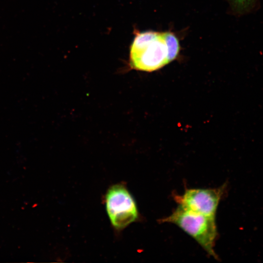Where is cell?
<instances>
[{
    "label": "cell",
    "mask_w": 263,
    "mask_h": 263,
    "mask_svg": "<svg viewBox=\"0 0 263 263\" xmlns=\"http://www.w3.org/2000/svg\"><path fill=\"white\" fill-rule=\"evenodd\" d=\"M169 62L164 33H136L130 51V65L132 69L151 72Z\"/></svg>",
    "instance_id": "obj_1"
},
{
    "label": "cell",
    "mask_w": 263,
    "mask_h": 263,
    "mask_svg": "<svg viewBox=\"0 0 263 263\" xmlns=\"http://www.w3.org/2000/svg\"><path fill=\"white\" fill-rule=\"evenodd\" d=\"M159 222L176 225L192 237L209 255L218 259L214 250L218 236L215 217L178 206L170 215Z\"/></svg>",
    "instance_id": "obj_2"
},
{
    "label": "cell",
    "mask_w": 263,
    "mask_h": 263,
    "mask_svg": "<svg viewBox=\"0 0 263 263\" xmlns=\"http://www.w3.org/2000/svg\"><path fill=\"white\" fill-rule=\"evenodd\" d=\"M105 203L111 223L117 230L126 228L138 217L135 201L124 185L111 186L106 193Z\"/></svg>",
    "instance_id": "obj_3"
},
{
    "label": "cell",
    "mask_w": 263,
    "mask_h": 263,
    "mask_svg": "<svg viewBox=\"0 0 263 263\" xmlns=\"http://www.w3.org/2000/svg\"><path fill=\"white\" fill-rule=\"evenodd\" d=\"M217 188H188L182 195H175L178 206L206 215L214 216L224 193L225 187Z\"/></svg>",
    "instance_id": "obj_4"
},
{
    "label": "cell",
    "mask_w": 263,
    "mask_h": 263,
    "mask_svg": "<svg viewBox=\"0 0 263 263\" xmlns=\"http://www.w3.org/2000/svg\"><path fill=\"white\" fill-rule=\"evenodd\" d=\"M166 42L168 50L169 62L173 60L177 56L179 51V41L176 37L172 33L164 32Z\"/></svg>",
    "instance_id": "obj_5"
},
{
    "label": "cell",
    "mask_w": 263,
    "mask_h": 263,
    "mask_svg": "<svg viewBox=\"0 0 263 263\" xmlns=\"http://www.w3.org/2000/svg\"><path fill=\"white\" fill-rule=\"evenodd\" d=\"M234 11L239 14L250 11L255 6L257 0H228Z\"/></svg>",
    "instance_id": "obj_6"
}]
</instances>
